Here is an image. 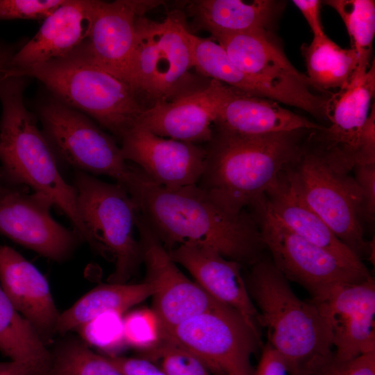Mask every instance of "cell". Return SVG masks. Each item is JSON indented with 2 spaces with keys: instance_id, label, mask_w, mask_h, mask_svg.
Instances as JSON below:
<instances>
[{
  "instance_id": "6da1fadb",
  "label": "cell",
  "mask_w": 375,
  "mask_h": 375,
  "mask_svg": "<svg viewBox=\"0 0 375 375\" xmlns=\"http://www.w3.org/2000/svg\"><path fill=\"white\" fill-rule=\"evenodd\" d=\"M128 192L167 251L183 244L206 247L242 266L262 258L266 247L253 215L224 209L197 185L166 188L142 172Z\"/></svg>"
},
{
  "instance_id": "7a4b0ae2",
  "label": "cell",
  "mask_w": 375,
  "mask_h": 375,
  "mask_svg": "<svg viewBox=\"0 0 375 375\" xmlns=\"http://www.w3.org/2000/svg\"><path fill=\"white\" fill-rule=\"evenodd\" d=\"M312 131L244 135L215 128L197 185L224 209L241 212L301 158Z\"/></svg>"
},
{
  "instance_id": "3957f363",
  "label": "cell",
  "mask_w": 375,
  "mask_h": 375,
  "mask_svg": "<svg viewBox=\"0 0 375 375\" xmlns=\"http://www.w3.org/2000/svg\"><path fill=\"white\" fill-rule=\"evenodd\" d=\"M246 285L267 343L283 358L289 375H312L335 359L330 324L313 300H301L272 260L251 266Z\"/></svg>"
},
{
  "instance_id": "277c9868",
  "label": "cell",
  "mask_w": 375,
  "mask_h": 375,
  "mask_svg": "<svg viewBox=\"0 0 375 375\" xmlns=\"http://www.w3.org/2000/svg\"><path fill=\"white\" fill-rule=\"evenodd\" d=\"M26 85L25 76L0 78V172L49 197L71 221L81 240L95 249L79 212L76 188L63 178L55 151L25 106Z\"/></svg>"
},
{
  "instance_id": "5b68a950",
  "label": "cell",
  "mask_w": 375,
  "mask_h": 375,
  "mask_svg": "<svg viewBox=\"0 0 375 375\" xmlns=\"http://www.w3.org/2000/svg\"><path fill=\"white\" fill-rule=\"evenodd\" d=\"M33 77L56 98L95 119L119 141L138 121L144 108L124 81L82 57L70 53L12 71L2 76Z\"/></svg>"
},
{
  "instance_id": "8992f818",
  "label": "cell",
  "mask_w": 375,
  "mask_h": 375,
  "mask_svg": "<svg viewBox=\"0 0 375 375\" xmlns=\"http://www.w3.org/2000/svg\"><path fill=\"white\" fill-rule=\"evenodd\" d=\"M74 186L81 218L91 234L95 250L115 262L111 283H126L142 262L135 228L139 210L122 185L108 183L77 171Z\"/></svg>"
},
{
  "instance_id": "52a82bcc",
  "label": "cell",
  "mask_w": 375,
  "mask_h": 375,
  "mask_svg": "<svg viewBox=\"0 0 375 375\" xmlns=\"http://www.w3.org/2000/svg\"><path fill=\"white\" fill-rule=\"evenodd\" d=\"M188 26L183 13L170 12L157 22L144 16L135 24L130 85L154 103L168 101L197 87Z\"/></svg>"
},
{
  "instance_id": "ba28073f",
  "label": "cell",
  "mask_w": 375,
  "mask_h": 375,
  "mask_svg": "<svg viewBox=\"0 0 375 375\" xmlns=\"http://www.w3.org/2000/svg\"><path fill=\"white\" fill-rule=\"evenodd\" d=\"M311 133L303 155L286 168L288 174L301 199L335 235L360 260L372 259V244L364 238L360 189L353 177L328 164Z\"/></svg>"
},
{
  "instance_id": "9c48e42d",
  "label": "cell",
  "mask_w": 375,
  "mask_h": 375,
  "mask_svg": "<svg viewBox=\"0 0 375 375\" xmlns=\"http://www.w3.org/2000/svg\"><path fill=\"white\" fill-rule=\"evenodd\" d=\"M39 116L44 134L65 162L81 172L111 177L128 192L137 183L140 169L125 160L115 138L87 115L53 98L40 105Z\"/></svg>"
},
{
  "instance_id": "30bf717a",
  "label": "cell",
  "mask_w": 375,
  "mask_h": 375,
  "mask_svg": "<svg viewBox=\"0 0 375 375\" xmlns=\"http://www.w3.org/2000/svg\"><path fill=\"white\" fill-rule=\"evenodd\" d=\"M213 40L238 68L272 91L278 103L328 119L332 94L314 88L307 76L289 61L272 31L258 30Z\"/></svg>"
},
{
  "instance_id": "8fae6325",
  "label": "cell",
  "mask_w": 375,
  "mask_h": 375,
  "mask_svg": "<svg viewBox=\"0 0 375 375\" xmlns=\"http://www.w3.org/2000/svg\"><path fill=\"white\" fill-rule=\"evenodd\" d=\"M251 207L272 262L288 281L306 289L312 300L322 301L339 286L372 276L295 234L267 209L261 199Z\"/></svg>"
},
{
  "instance_id": "7c38bea8",
  "label": "cell",
  "mask_w": 375,
  "mask_h": 375,
  "mask_svg": "<svg viewBox=\"0 0 375 375\" xmlns=\"http://www.w3.org/2000/svg\"><path fill=\"white\" fill-rule=\"evenodd\" d=\"M161 338L200 358L214 375H253L259 336L234 309L224 306L161 330Z\"/></svg>"
},
{
  "instance_id": "4fadbf2b",
  "label": "cell",
  "mask_w": 375,
  "mask_h": 375,
  "mask_svg": "<svg viewBox=\"0 0 375 375\" xmlns=\"http://www.w3.org/2000/svg\"><path fill=\"white\" fill-rule=\"evenodd\" d=\"M51 199L0 172V233L53 260H62L81 240L55 221Z\"/></svg>"
},
{
  "instance_id": "5bb4252c",
  "label": "cell",
  "mask_w": 375,
  "mask_h": 375,
  "mask_svg": "<svg viewBox=\"0 0 375 375\" xmlns=\"http://www.w3.org/2000/svg\"><path fill=\"white\" fill-rule=\"evenodd\" d=\"M136 228L146 267L145 281L152 290V310L160 321L161 330L226 306L215 300L182 273L140 212Z\"/></svg>"
},
{
  "instance_id": "9a60e30c",
  "label": "cell",
  "mask_w": 375,
  "mask_h": 375,
  "mask_svg": "<svg viewBox=\"0 0 375 375\" xmlns=\"http://www.w3.org/2000/svg\"><path fill=\"white\" fill-rule=\"evenodd\" d=\"M162 3L159 0L96 1L88 37L72 53L105 69L131 87L136 21Z\"/></svg>"
},
{
  "instance_id": "2e32d148",
  "label": "cell",
  "mask_w": 375,
  "mask_h": 375,
  "mask_svg": "<svg viewBox=\"0 0 375 375\" xmlns=\"http://www.w3.org/2000/svg\"><path fill=\"white\" fill-rule=\"evenodd\" d=\"M121 151L156 184L175 189L197 185L206 150L198 144L160 137L140 124L120 140Z\"/></svg>"
},
{
  "instance_id": "e0dca14e",
  "label": "cell",
  "mask_w": 375,
  "mask_h": 375,
  "mask_svg": "<svg viewBox=\"0 0 375 375\" xmlns=\"http://www.w3.org/2000/svg\"><path fill=\"white\" fill-rule=\"evenodd\" d=\"M315 301L330 324L337 362H345L375 351V282L372 276L339 286L323 300Z\"/></svg>"
},
{
  "instance_id": "ac0fdd59",
  "label": "cell",
  "mask_w": 375,
  "mask_h": 375,
  "mask_svg": "<svg viewBox=\"0 0 375 375\" xmlns=\"http://www.w3.org/2000/svg\"><path fill=\"white\" fill-rule=\"evenodd\" d=\"M226 87L211 80L170 101L153 103L144 108L136 124L165 138L196 144L209 142Z\"/></svg>"
},
{
  "instance_id": "d6986e66",
  "label": "cell",
  "mask_w": 375,
  "mask_h": 375,
  "mask_svg": "<svg viewBox=\"0 0 375 375\" xmlns=\"http://www.w3.org/2000/svg\"><path fill=\"white\" fill-rule=\"evenodd\" d=\"M168 252L206 292L236 310L261 337L260 315L249 294L241 264L224 257L215 249L194 244L179 245Z\"/></svg>"
},
{
  "instance_id": "ffe728a7",
  "label": "cell",
  "mask_w": 375,
  "mask_h": 375,
  "mask_svg": "<svg viewBox=\"0 0 375 375\" xmlns=\"http://www.w3.org/2000/svg\"><path fill=\"white\" fill-rule=\"evenodd\" d=\"M95 4L94 0H65L12 55L3 71L27 68L72 53L88 37Z\"/></svg>"
},
{
  "instance_id": "44dd1931",
  "label": "cell",
  "mask_w": 375,
  "mask_h": 375,
  "mask_svg": "<svg viewBox=\"0 0 375 375\" xmlns=\"http://www.w3.org/2000/svg\"><path fill=\"white\" fill-rule=\"evenodd\" d=\"M0 284L15 309L43 341L56 331L60 313L47 281L19 253L1 244Z\"/></svg>"
},
{
  "instance_id": "7402d4cb",
  "label": "cell",
  "mask_w": 375,
  "mask_h": 375,
  "mask_svg": "<svg viewBox=\"0 0 375 375\" xmlns=\"http://www.w3.org/2000/svg\"><path fill=\"white\" fill-rule=\"evenodd\" d=\"M261 200L267 209L289 229L335 256L345 265L363 272L367 268L304 202L285 169Z\"/></svg>"
},
{
  "instance_id": "603a6c76",
  "label": "cell",
  "mask_w": 375,
  "mask_h": 375,
  "mask_svg": "<svg viewBox=\"0 0 375 375\" xmlns=\"http://www.w3.org/2000/svg\"><path fill=\"white\" fill-rule=\"evenodd\" d=\"M215 128L244 135H259L324 126L283 108L278 102L226 87L214 124Z\"/></svg>"
},
{
  "instance_id": "cb8c5ba5",
  "label": "cell",
  "mask_w": 375,
  "mask_h": 375,
  "mask_svg": "<svg viewBox=\"0 0 375 375\" xmlns=\"http://www.w3.org/2000/svg\"><path fill=\"white\" fill-rule=\"evenodd\" d=\"M374 92L373 60L362 77L351 81L346 88L331 94L328 114L331 125L317 130L318 136L341 151L353 167L357 165L358 151Z\"/></svg>"
},
{
  "instance_id": "d4e9b609",
  "label": "cell",
  "mask_w": 375,
  "mask_h": 375,
  "mask_svg": "<svg viewBox=\"0 0 375 375\" xmlns=\"http://www.w3.org/2000/svg\"><path fill=\"white\" fill-rule=\"evenodd\" d=\"M285 3L282 1L197 0L188 10L196 25L212 38L258 30L272 31Z\"/></svg>"
},
{
  "instance_id": "484cf974",
  "label": "cell",
  "mask_w": 375,
  "mask_h": 375,
  "mask_svg": "<svg viewBox=\"0 0 375 375\" xmlns=\"http://www.w3.org/2000/svg\"><path fill=\"white\" fill-rule=\"evenodd\" d=\"M150 285L111 283L95 288L83 296L69 309L60 314L56 331L65 333L88 323L109 311L124 313L127 309L151 297Z\"/></svg>"
},
{
  "instance_id": "4316f807",
  "label": "cell",
  "mask_w": 375,
  "mask_h": 375,
  "mask_svg": "<svg viewBox=\"0 0 375 375\" xmlns=\"http://www.w3.org/2000/svg\"><path fill=\"white\" fill-rule=\"evenodd\" d=\"M301 52L304 58L307 77L315 89L330 93L331 89L346 88L357 69L358 56L352 49H343L326 34L313 37L310 44H303Z\"/></svg>"
},
{
  "instance_id": "83f0119b",
  "label": "cell",
  "mask_w": 375,
  "mask_h": 375,
  "mask_svg": "<svg viewBox=\"0 0 375 375\" xmlns=\"http://www.w3.org/2000/svg\"><path fill=\"white\" fill-rule=\"evenodd\" d=\"M0 351L10 360L49 370L51 354L30 323L15 309L1 284Z\"/></svg>"
},
{
  "instance_id": "f1b7e54d",
  "label": "cell",
  "mask_w": 375,
  "mask_h": 375,
  "mask_svg": "<svg viewBox=\"0 0 375 375\" xmlns=\"http://www.w3.org/2000/svg\"><path fill=\"white\" fill-rule=\"evenodd\" d=\"M187 35L193 67L200 74L247 94L278 102L272 91L238 68L215 40L197 36L190 31Z\"/></svg>"
},
{
  "instance_id": "f546056e",
  "label": "cell",
  "mask_w": 375,
  "mask_h": 375,
  "mask_svg": "<svg viewBox=\"0 0 375 375\" xmlns=\"http://www.w3.org/2000/svg\"><path fill=\"white\" fill-rule=\"evenodd\" d=\"M342 19L351 47L358 56L356 72L351 81L363 76L370 67L375 35V1L372 0H328Z\"/></svg>"
},
{
  "instance_id": "4dcf8cb0",
  "label": "cell",
  "mask_w": 375,
  "mask_h": 375,
  "mask_svg": "<svg viewBox=\"0 0 375 375\" xmlns=\"http://www.w3.org/2000/svg\"><path fill=\"white\" fill-rule=\"evenodd\" d=\"M49 375H124L108 358L78 340H69L51 355Z\"/></svg>"
},
{
  "instance_id": "1f68e13d",
  "label": "cell",
  "mask_w": 375,
  "mask_h": 375,
  "mask_svg": "<svg viewBox=\"0 0 375 375\" xmlns=\"http://www.w3.org/2000/svg\"><path fill=\"white\" fill-rule=\"evenodd\" d=\"M144 357L156 362L166 375H212L204 362L188 349L165 339L144 352Z\"/></svg>"
},
{
  "instance_id": "d6a6232c",
  "label": "cell",
  "mask_w": 375,
  "mask_h": 375,
  "mask_svg": "<svg viewBox=\"0 0 375 375\" xmlns=\"http://www.w3.org/2000/svg\"><path fill=\"white\" fill-rule=\"evenodd\" d=\"M122 315L117 311L106 312L77 329L85 342L106 351H114L126 344Z\"/></svg>"
},
{
  "instance_id": "836d02e7",
  "label": "cell",
  "mask_w": 375,
  "mask_h": 375,
  "mask_svg": "<svg viewBox=\"0 0 375 375\" xmlns=\"http://www.w3.org/2000/svg\"><path fill=\"white\" fill-rule=\"evenodd\" d=\"M124 341L144 352L156 347L161 340L160 321L151 309H139L123 317Z\"/></svg>"
},
{
  "instance_id": "e575fe53",
  "label": "cell",
  "mask_w": 375,
  "mask_h": 375,
  "mask_svg": "<svg viewBox=\"0 0 375 375\" xmlns=\"http://www.w3.org/2000/svg\"><path fill=\"white\" fill-rule=\"evenodd\" d=\"M65 0H0V20L41 19Z\"/></svg>"
},
{
  "instance_id": "d590c367",
  "label": "cell",
  "mask_w": 375,
  "mask_h": 375,
  "mask_svg": "<svg viewBox=\"0 0 375 375\" xmlns=\"http://www.w3.org/2000/svg\"><path fill=\"white\" fill-rule=\"evenodd\" d=\"M352 170L361 193L362 219L372 224L375 217V164L356 165Z\"/></svg>"
},
{
  "instance_id": "8d00e7d4",
  "label": "cell",
  "mask_w": 375,
  "mask_h": 375,
  "mask_svg": "<svg viewBox=\"0 0 375 375\" xmlns=\"http://www.w3.org/2000/svg\"><path fill=\"white\" fill-rule=\"evenodd\" d=\"M108 358L124 375H166L155 362L145 358H129L110 355Z\"/></svg>"
},
{
  "instance_id": "74e56055",
  "label": "cell",
  "mask_w": 375,
  "mask_h": 375,
  "mask_svg": "<svg viewBox=\"0 0 375 375\" xmlns=\"http://www.w3.org/2000/svg\"><path fill=\"white\" fill-rule=\"evenodd\" d=\"M253 375H289L280 354L267 342L262 347L258 364Z\"/></svg>"
},
{
  "instance_id": "f35d334b",
  "label": "cell",
  "mask_w": 375,
  "mask_h": 375,
  "mask_svg": "<svg viewBox=\"0 0 375 375\" xmlns=\"http://www.w3.org/2000/svg\"><path fill=\"white\" fill-rule=\"evenodd\" d=\"M292 3L303 15L314 37L325 34L320 17V6L322 1L319 0H293Z\"/></svg>"
},
{
  "instance_id": "ab89813d",
  "label": "cell",
  "mask_w": 375,
  "mask_h": 375,
  "mask_svg": "<svg viewBox=\"0 0 375 375\" xmlns=\"http://www.w3.org/2000/svg\"><path fill=\"white\" fill-rule=\"evenodd\" d=\"M344 375H375V351L340 362Z\"/></svg>"
},
{
  "instance_id": "60d3db41",
  "label": "cell",
  "mask_w": 375,
  "mask_h": 375,
  "mask_svg": "<svg viewBox=\"0 0 375 375\" xmlns=\"http://www.w3.org/2000/svg\"><path fill=\"white\" fill-rule=\"evenodd\" d=\"M0 375H49V371L18 361L0 362Z\"/></svg>"
},
{
  "instance_id": "b9f144b4",
  "label": "cell",
  "mask_w": 375,
  "mask_h": 375,
  "mask_svg": "<svg viewBox=\"0 0 375 375\" xmlns=\"http://www.w3.org/2000/svg\"><path fill=\"white\" fill-rule=\"evenodd\" d=\"M19 47L17 44L0 42V76L6 67L12 55Z\"/></svg>"
},
{
  "instance_id": "7bdbcfd3",
  "label": "cell",
  "mask_w": 375,
  "mask_h": 375,
  "mask_svg": "<svg viewBox=\"0 0 375 375\" xmlns=\"http://www.w3.org/2000/svg\"><path fill=\"white\" fill-rule=\"evenodd\" d=\"M312 375H344L340 362L334 360Z\"/></svg>"
}]
</instances>
